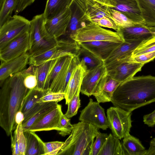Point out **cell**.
<instances>
[{
  "mask_svg": "<svg viewBox=\"0 0 155 155\" xmlns=\"http://www.w3.org/2000/svg\"><path fill=\"white\" fill-rule=\"evenodd\" d=\"M111 102L114 106L130 112L155 102V77H133L121 83Z\"/></svg>",
  "mask_w": 155,
  "mask_h": 155,
  "instance_id": "6da1fadb",
  "label": "cell"
},
{
  "mask_svg": "<svg viewBox=\"0 0 155 155\" xmlns=\"http://www.w3.org/2000/svg\"><path fill=\"white\" fill-rule=\"evenodd\" d=\"M0 84V126L9 136L16 127L15 114L21 110L29 90L24 84L21 72L13 74Z\"/></svg>",
  "mask_w": 155,
  "mask_h": 155,
  "instance_id": "7a4b0ae2",
  "label": "cell"
},
{
  "mask_svg": "<svg viewBox=\"0 0 155 155\" xmlns=\"http://www.w3.org/2000/svg\"><path fill=\"white\" fill-rule=\"evenodd\" d=\"M73 128L57 155H91L98 129L82 121L73 124Z\"/></svg>",
  "mask_w": 155,
  "mask_h": 155,
  "instance_id": "3957f363",
  "label": "cell"
},
{
  "mask_svg": "<svg viewBox=\"0 0 155 155\" xmlns=\"http://www.w3.org/2000/svg\"><path fill=\"white\" fill-rule=\"evenodd\" d=\"M43 13L35 16L30 21V44L28 52L30 57L43 53L57 44L58 39L48 33Z\"/></svg>",
  "mask_w": 155,
  "mask_h": 155,
  "instance_id": "277c9868",
  "label": "cell"
},
{
  "mask_svg": "<svg viewBox=\"0 0 155 155\" xmlns=\"http://www.w3.org/2000/svg\"><path fill=\"white\" fill-rule=\"evenodd\" d=\"M71 38L79 43L95 41H109L122 43L124 41L121 32L104 28L98 25L89 22L78 29Z\"/></svg>",
  "mask_w": 155,
  "mask_h": 155,
  "instance_id": "5b68a950",
  "label": "cell"
},
{
  "mask_svg": "<svg viewBox=\"0 0 155 155\" xmlns=\"http://www.w3.org/2000/svg\"><path fill=\"white\" fill-rule=\"evenodd\" d=\"M81 46L72 39L61 38L58 39L56 45L49 50L39 55L30 57V65L37 66L50 60L56 59L68 55H77Z\"/></svg>",
  "mask_w": 155,
  "mask_h": 155,
  "instance_id": "8992f818",
  "label": "cell"
},
{
  "mask_svg": "<svg viewBox=\"0 0 155 155\" xmlns=\"http://www.w3.org/2000/svg\"><path fill=\"white\" fill-rule=\"evenodd\" d=\"M131 115V112L115 106L110 107L107 110L108 127L112 134L120 140L130 134Z\"/></svg>",
  "mask_w": 155,
  "mask_h": 155,
  "instance_id": "52a82bcc",
  "label": "cell"
},
{
  "mask_svg": "<svg viewBox=\"0 0 155 155\" xmlns=\"http://www.w3.org/2000/svg\"><path fill=\"white\" fill-rule=\"evenodd\" d=\"M30 21L15 15L0 27V49L29 30Z\"/></svg>",
  "mask_w": 155,
  "mask_h": 155,
  "instance_id": "ba28073f",
  "label": "cell"
},
{
  "mask_svg": "<svg viewBox=\"0 0 155 155\" xmlns=\"http://www.w3.org/2000/svg\"><path fill=\"white\" fill-rule=\"evenodd\" d=\"M107 77V70L103 63L87 71L82 80L80 92L88 97L98 94L102 90Z\"/></svg>",
  "mask_w": 155,
  "mask_h": 155,
  "instance_id": "9c48e42d",
  "label": "cell"
},
{
  "mask_svg": "<svg viewBox=\"0 0 155 155\" xmlns=\"http://www.w3.org/2000/svg\"><path fill=\"white\" fill-rule=\"evenodd\" d=\"M82 13V20L86 22L95 24L100 18L104 16L113 21L110 15V7L103 5L95 0H73Z\"/></svg>",
  "mask_w": 155,
  "mask_h": 155,
  "instance_id": "30bf717a",
  "label": "cell"
},
{
  "mask_svg": "<svg viewBox=\"0 0 155 155\" xmlns=\"http://www.w3.org/2000/svg\"><path fill=\"white\" fill-rule=\"evenodd\" d=\"M80 112L79 120L81 121L91 124L98 129L106 130L108 128L104 109L97 101L90 98L87 105Z\"/></svg>",
  "mask_w": 155,
  "mask_h": 155,
  "instance_id": "8fae6325",
  "label": "cell"
},
{
  "mask_svg": "<svg viewBox=\"0 0 155 155\" xmlns=\"http://www.w3.org/2000/svg\"><path fill=\"white\" fill-rule=\"evenodd\" d=\"M79 64L77 55H68L62 67L51 83L49 90L52 92L65 93L73 71Z\"/></svg>",
  "mask_w": 155,
  "mask_h": 155,
  "instance_id": "7c38bea8",
  "label": "cell"
},
{
  "mask_svg": "<svg viewBox=\"0 0 155 155\" xmlns=\"http://www.w3.org/2000/svg\"><path fill=\"white\" fill-rule=\"evenodd\" d=\"M144 64L134 61L131 56L113 65L107 70L108 75L122 83L134 77Z\"/></svg>",
  "mask_w": 155,
  "mask_h": 155,
  "instance_id": "4fadbf2b",
  "label": "cell"
},
{
  "mask_svg": "<svg viewBox=\"0 0 155 155\" xmlns=\"http://www.w3.org/2000/svg\"><path fill=\"white\" fill-rule=\"evenodd\" d=\"M29 44V30L0 49V59L1 62L9 61L28 52Z\"/></svg>",
  "mask_w": 155,
  "mask_h": 155,
  "instance_id": "5bb4252c",
  "label": "cell"
},
{
  "mask_svg": "<svg viewBox=\"0 0 155 155\" xmlns=\"http://www.w3.org/2000/svg\"><path fill=\"white\" fill-rule=\"evenodd\" d=\"M71 15L69 6L54 17L45 20V26L48 34L56 39L64 35Z\"/></svg>",
  "mask_w": 155,
  "mask_h": 155,
  "instance_id": "9a60e30c",
  "label": "cell"
},
{
  "mask_svg": "<svg viewBox=\"0 0 155 155\" xmlns=\"http://www.w3.org/2000/svg\"><path fill=\"white\" fill-rule=\"evenodd\" d=\"M144 41L124 40L103 61L107 70L117 62L131 57L134 51Z\"/></svg>",
  "mask_w": 155,
  "mask_h": 155,
  "instance_id": "2e32d148",
  "label": "cell"
},
{
  "mask_svg": "<svg viewBox=\"0 0 155 155\" xmlns=\"http://www.w3.org/2000/svg\"><path fill=\"white\" fill-rule=\"evenodd\" d=\"M61 108V105L58 104L56 107L34 123L28 130L36 132L56 130L58 132Z\"/></svg>",
  "mask_w": 155,
  "mask_h": 155,
  "instance_id": "e0dca14e",
  "label": "cell"
},
{
  "mask_svg": "<svg viewBox=\"0 0 155 155\" xmlns=\"http://www.w3.org/2000/svg\"><path fill=\"white\" fill-rule=\"evenodd\" d=\"M48 90H41L35 88L29 90L24 99L21 110L24 115V120L29 119L43 107L45 102H37Z\"/></svg>",
  "mask_w": 155,
  "mask_h": 155,
  "instance_id": "ac0fdd59",
  "label": "cell"
},
{
  "mask_svg": "<svg viewBox=\"0 0 155 155\" xmlns=\"http://www.w3.org/2000/svg\"><path fill=\"white\" fill-rule=\"evenodd\" d=\"M113 8L122 13L134 22L145 25L138 0H112Z\"/></svg>",
  "mask_w": 155,
  "mask_h": 155,
  "instance_id": "d6986e66",
  "label": "cell"
},
{
  "mask_svg": "<svg viewBox=\"0 0 155 155\" xmlns=\"http://www.w3.org/2000/svg\"><path fill=\"white\" fill-rule=\"evenodd\" d=\"M30 56L27 52L7 62H1L0 66V83L13 74L24 69L29 63Z\"/></svg>",
  "mask_w": 155,
  "mask_h": 155,
  "instance_id": "ffe728a7",
  "label": "cell"
},
{
  "mask_svg": "<svg viewBox=\"0 0 155 155\" xmlns=\"http://www.w3.org/2000/svg\"><path fill=\"white\" fill-rule=\"evenodd\" d=\"M121 43L109 41H95L79 44L81 47L87 50L103 61Z\"/></svg>",
  "mask_w": 155,
  "mask_h": 155,
  "instance_id": "44dd1931",
  "label": "cell"
},
{
  "mask_svg": "<svg viewBox=\"0 0 155 155\" xmlns=\"http://www.w3.org/2000/svg\"><path fill=\"white\" fill-rule=\"evenodd\" d=\"M124 40H147L155 36L153 32L155 27L149 26L142 24L125 28H120Z\"/></svg>",
  "mask_w": 155,
  "mask_h": 155,
  "instance_id": "7402d4cb",
  "label": "cell"
},
{
  "mask_svg": "<svg viewBox=\"0 0 155 155\" xmlns=\"http://www.w3.org/2000/svg\"><path fill=\"white\" fill-rule=\"evenodd\" d=\"M58 58L48 61L38 66H35L37 79L36 88L41 90H46L49 89L52 71Z\"/></svg>",
  "mask_w": 155,
  "mask_h": 155,
  "instance_id": "603a6c76",
  "label": "cell"
},
{
  "mask_svg": "<svg viewBox=\"0 0 155 155\" xmlns=\"http://www.w3.org/2000/svg\"><path fill=\"white\" fill-rule=\"evenodd\" d=\"M87 72L79 64L74 69L68 82L65 92V103L67 104L81 86L83 78Z\"/></svg>",
  "mask_w": 155,
  "mask_h": 155,
  "instance_id": "cb8c5ba5",
  "label": "cell"
},
{
  "mask_svg": "<svg viewBox=\"0 0 155 155\" xmlns=\"http://www.w3.org/2000/svg\"><path fill=\"white\" fill-rule=\"evenodd\" d=\"M71 11L70 20L67 28L65 34L62 38L70 39L71 36L78 29L83 27L89 22L82 20V13L73 0L70 5Z\"/></svg>",
  "mask_w": 155,
  "mask_h": 155,
  "instance_id": "d4e9b609",
  "label": "cell"
},
{
  "mask_svg": "<svg viewBox=\"0 0 155 155\" xmlns=\"http://www.w3.org/2000/svg\"><path fill=\"white\" fill-rule=\"evenodd\" d=\"M35 132L29 131L24 132L27 139L25 155H44V143Z\"/></svg>",
  "mask_w": 155,
  "mask_h": 155,
  "instance_id": "484cf974",
  "label": "cell"
},
{
  "mask_svg": "<svg viewBox=\"0 0 155 155\" xmlns=\"http://www.w3.org/2000/svg\"><path fill=\"white\" fill-rule=\"evenodd\" d=\"M120 139L110 134L98 155H125Z\"/></svg>",
  "mask_w": 155,
  "mask_h": 155,
  "instance_id": "4316f807",
  "label": "cell"
},
{
  "mask_svg": "<svg viewBox=\"0 0 155 155\" xmlns=\"http://www.w3.org/2000/svg\"><path fill=\"white\" fill-rule=\"evenodd\" d=\"M79 64L87 72L103 63V61L92 53L81 47L77 55Z\"/></svg>",
  "mask_w": 155,
  "mask_h": 155,
  "instance_id": "83f0119b",
  "label": "cell"
},
{
  "mask_svg": "<svg viewBox=\"0 0 155 155\" xmlns=\"http://www.w3.org/2000/svg\"><path fill=\"white\" fill-rule=\"evenodd\" d=\"M73 0H47L43 13L45 20L55 16L70 6Z\"/></svg>",
  "mask_w": 155,
  "mask_h": 155,
  "instance_id": "f1b7e54d",
  "label": "cell"
},
{
  "mask_svg": "<svg viewBox=\"0 0 155 155\" xmlns=\"http://www.w3.org/2000/svg\"><path fill=\"white\" fill-rule=\"evenodd\" d=\"M122 143L125 155H145L147 150L139 140L130 134L123 138Z\"/></svg>",
  "mask_w": 155,
  "mask_h": 155,
  "instance_id": "f546056e",
  "label": "cell"
},
{
  "mask_svg": "<svg viewBox=\"0 0 155 155\" xmlns=\"http://www.w3.org/2000/svg\"><path fill=\"white\" fill-rule=\"evenodd\" d=\"M121 83L108 75L102 90L99 93L94 96L97 101L100 103L111 102L114 91Z\"/></svg>",
  "mask_w": 155,
  "mask_h": 155,
  "instance_id": "4dcf8cb0",
  "label": "cell"
},
{
  "mask_svg": "<svg viewBox=\"0 0 155 155\" xmlns=\"http://www.w3.org/2000/svg\"><path fill=\"white\" fill-rule=\"evenodd\" d=\"M145 25L155 27V0H138Z\"/></svg>",
  "mask_w": 155,
  "mask_h": 155,
  "instance_id": "1f68e13d",
  "label": "cell"
},
{
  "mask_svg": "<svg viewBox=\"0 0 155 155\" xmlns=\"http://www.w3.org/2000/svg\"><path fill=\"white\" fill-rule=\"evenodd\" d=\"M58 103L55 102H46L43 107L27 120L23 121L22 125L24 132L28 130L32 125L56 107Z\"/></svg>",
  "mask_w": 155,
  "mask_h": 155,
  "instance_id": "d6a6232c",
  "label": "cell"
},
{
  "mask_svg": "<svg viewBox=\"0 0 155 155\" xmlns=\"http://www.w3.org/2000/svg\"><path fill=\"white\" fill-rule=\"evenodd\" d=\"M20 0H0V27L12 17Z\"/></svg>",
  "mask_w": 155,
  "mask_h": 155,
  "instance_id": "836d02e7",
  "label": "cell"
},
{
  "mask_svg": "<svg viewBox=\"0 0 155 155\" xmlns=\"http://www.w3.org/2000/svg\"><path fill=\"white\" fill-rule=\"evenodd\" d=\"M110 10L114 21L119 28H129L139 24L134 22L122 13L110 7Z\"/></svg>",
  "mask_w": 155,
  "mask_h": 155,
  "instance_id": "e575fe53",
  "label": "cell"
},
{
  "mask_svg": "<svg viewBox=\"0 0 155 155\" xmlns=\"http://www.w3.org/2000/svg\"><path fill=\"white\" fill-rule=\"evenodd\" d=\"M23 78L25 87L28 90L35 88L37 85V79L35 71V66L30 65L26 69L21 71Z\"/></svg>",
  "mask_w": 155,
  "mask_h": 155,
  "instance_id": "d590c367",
  "label": "cell"
},
{
  "mask_svg": "<svg viewBox=\"0 0 155 155\" xmlns=\"http://www.w3.org/2000/svg\"><path fill=\"white\" fill-rule=\"evenodd\" d=\"M81 87V86L79 87L68 104V109L64 115L68 118H70L75 115L77 114L78 111L80 107L81 103L79 96Z\"/></svg>",
  "mask_w": 155,
  "mask_h": 155,
  "instance_id": "8d00e7d4",
  "label": "cell"
},
{
  "mask_svg": "<svg viewBox=\"0 0 155 155\" xmlns=\"http://www.w3.org/2000/svg\"><path fill=\"white\" fill-rule=\"evenodd\" d=\"M15 129L20 155H25L27 147V139L24 134L22 122L18 124Z\"/></svg>",
  "mask_w": 155,
  "mask_h": 155,
  "instance_id": "74e56055",
  "label": "cell"
},
{
  "mask_svg": "<svg viewBox=\"0 0 155 155\" xmlns=\"http://www.w3.org/2000/svg\"><path fill=\"white\" fill-rule=\"evenodd\" d=\"M60 130L59 134L64 137L70 134L73 128V125L70 122V119L66 117L62 112L59 120Z\"/></svg>",
  "mask_w": 155,
  "mask_h": 155,
  "instance_id": "f35d334b",
  "label": "cell"
},
{
  "mask_svg": "<svg viewBox=\"0 0 155 155\" xmlns=\"http://www.w3.org/2000/svg\"><path fill=\"white\" fill-rule=\"evenodd\" d=\"M65 93L52 92L49 89L47 93L39 99L37 103L53 102L58 103L65 99Z\"/></svg>",
  "mask_w": 155,
  "mask_h": 155,
  "instance_id": "ab89813d",
  "label": "cell"
},
{
  "mask_svg": "<svg viewBox=\"0 0 155 155\" xmlns=\"http://www.w3.org/2000/svg\"><path fill=\"white\" fill-rule=\"evenodd\" d=\"M108 136L107 134L97 131L92 147L91 155H98Z\"/></svg>",
  "mask_w": 155,
  "mask_h": 155,
  "instance_id": "60d3db41",
  "label": "cell"
},
{
  "mask_svg": "<svg viewBox=\"0 0 155 155\" xmlns=\"http://www.w3.org/2000/svg\"><path fill=\"white\" fill-rule=\"evenodd\" d=\"M64 143L59 141L44 142V155H57Z\"/></svg>",
  "mask_w": 155,
  "mask_h": 155,
  "instance_id": "b9f144b4",
  "label": "cell"
},
{
  "mask_svg": "<svg viewBox=\"0 0 155 155\" xmlns=\"http://www.w3.org/2000/svg\"><path fill=\"white\" fill-rule=\"evenodd\" d=\"M133 60L138 62L146 63L153 60L155 58V51L132 57Z\"/></svg>",
  "mask_w": 155,
  "mask_h": 155,
  "instance_id": "7bdbcfd3",
  "label": "cell"
},
{
  "mask_svg": "<svg viewBox=\"0 0 155 155\" xmlns=\"http://www.w3.org/2000/svg\"><path fill=\"white\" fill-rule=\"evenodd\" d=\"M10 136L11 142V147L12 153V155H20L16 129H15L13 135L12 133Z\"/></svg>",
  "mask_w": 155,
  "mask_h": 155,
  "instance_id": "ee69618b",
  "label": "cell"
},
{
  "mask_svg": "<svg viewBox=\"0 0 155 155\" xmlns=\"http://www.w3.org/2000/svg\"><path fill=\"white\" fill-rule=\"evenodd\" d=\"M35 0H20L14 12L17 15L22 11L28 6L32 4Z\"/></svg>",
  "mask_w": 155,
  "mask_h": 155,
  "instance_id": "f6af8a7d",
  "label": "cell"
},
{
  "mask_svg": "<svg viewBox=\"0 0 155 155\" xmlns=\"http://www.w3.org/2000/svg\"><path fill=\"white\" fill-rule=\"evenodd\" d=\"M155 110L152 112L144 115L143 117V122L149 127H153L155 125Z\"/></svg>",
  "mask_w": 155,
  "mask_h": 155,
  "instance_id": "bcb514c9",
  "label": "cell"
},
{
  "mask_svg": "<svg viewBox=\"0 0 155 155\" xmlns=\"http://www.w3.org/2000/svg\"><path fill=\"white\" fill-rule=\"evenodd\" d=\"M154 44H155V36L147 40L143 41L140 45L134 51L132 54L145 48Z\"/></svg>",
  "mask_w": 155,
  "mask_h": 155,
  "instance_id": "7dc6e473",
  "label": "cell"
},
{
  "mask_svg": "<svg viewBox=\"0 0 155 155\" xmlns=\"http://www.w3.org/2000/svg\"><path fill=\"white\" fill-rule=\"evenodd\" d=\"M155 51V44L151 45L140 50L132 55L133 57L135 56Z\"/></svg>",
  "mask_w": 155,
  "mask_h": 155,
  "instance_id": "c3c4849f",
  "label": "cell"
},
{
  "mask_svg": "<svg viewBox=\"0 0 155 155\" xmlns=\"http://www.w3.org/2000/svg\"><path fill=\"white\" fill-rule=\"evenodd\" d=\"M24 119V114L21 110L18 111L15 115V121L16 127L17 125L22 122Z\"/></svg>",
  "mask_w": 155,
  "mask_h": 155,
  "instance_id": "681fc988",
  "label": "cell"
},
{
  "mask_svg": "<svg viewBox=\"0 0 155 155\" xmlns=\"http://www.w3.org/2000/svg\"><path fill=\"white\" fill-rule=\"evenodd\" d=\"M101 3L113 8L114 7L113 2L112 0H95Z\"/></svg>",
  "mask_w": 155,
  "mask_h": 155,
  "instance_id": "f907efd6",
  "label": "cell"
},
{
  "mask_svg": "<svg viewBox=\"0 0 155 155\" xmlns=\"http://www.w3.org/2000/svg\"><path fill=\"white\" fill-rule=\"evenodd\" d=\"M155 155V146L150 145L149 149L147 150L145 155Z\"/></svg>",
  "mask_w": 155,
  "mask_h": 155,
  "instance_id": "816d5d0a",
  "label": "cell"
},
{
  "mask_svg": "<svg viewBox=\"0 0 155 155\" xmlns=\"http://www.w3.org/2000/svg\"><path fill=\"white\" fill-rule=\"evenodd\" d=\"M150 145L155 146V137L151 140L150 141Z\"/></svg>",
  "mask_w": 155,
  "mask_h": 155,
  "instance_id": "f5cc1de1",
  "label": "cell"
},
{
  "mask_svg": "<svg viewBox=\"0 0 155 155\" xmlns=\"http://www.w3.org/2000/svg\"><path fill=\"white\" fill-rule=\"evenodd\" d=\"M153 34L155 35V31L153 32Z\"/></svg>",
  "mask_w": 155,
  "mask_h": 155,
  "instance_id": "db71d44e",
  "label": "cell"
},
{
  "mask_svg": "<svg viewBox=\"0 0 155 155\" xmlns=\"http://www.w3.org/2000/svg\"><path fill=\"white\" fill-rule=\"evenodd\" d=\"M154 124H155V119L154 120Z\"/></svg>",
  "mask_w": 155,
  "mask_h": 155,
  "instance_id": "11a10c76",
  "label": "cell"
}]
</instances>
